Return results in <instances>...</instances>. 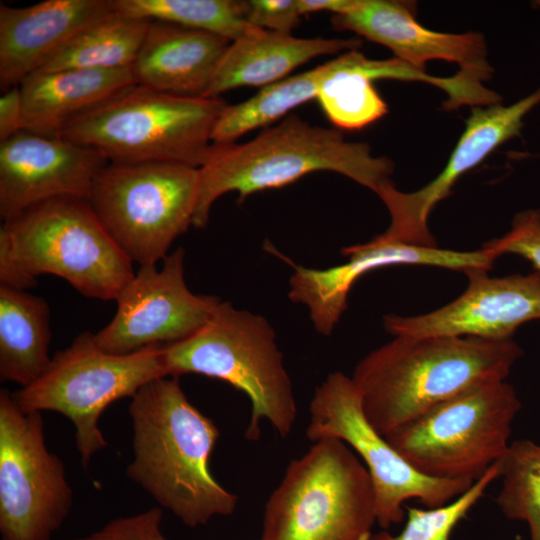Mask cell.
<instances>
[{
	"mask_svg": "<svg viewBox=\"0 0 540 540\" xmlns=\"http://www.w3.org/2000/svg\"><path fill=\"white\" fill-rule=\"evenodd\" d=\"M482 249L497 258L507 253L520 255L540 272V210L530 209L517 213L510 231L486 242Z\"/></svg>",
	"mask_w": 540,
	"mask_h": 540,
	"instance_id": "cell-30",
	"label": "cell"
},
{
	"mask_svg": "<svg viewBox=\"0 0 540 540\" xmlns=\"http://www.w3.org/2000/svg\"><path fill=\"white\" fill-rule=\"evenodd\" d=\"M500 472L501 461L492 465L466 492L445 505L435 508L406 506V522L399 533L382 529L372 533L369 540H450L454 528L499 479Z\"/></svg>",
	"mask_w": 540,
	"mask_h": 540,
	"instance_id": "cell-29",
	"label": "cell"
},
{
	"mask_svg": "<svg viewBox=\"0 0 540 540\" xmlns=\"http://www.w3.org/2000/svg\"><path fill=\"white\" fill-rule=\"evenodd\" d=\"M23 103L19 86H15L0 97V142L24 128Z\"/></svg>",
	"mask_w": 540,
	"mask_h": 540,
	"instance_id": "cell-33",
	"label": "cell"
},
{
	"mask_svg": "<svg viewBox=\"0 0 540 540\" xmlns=\"http://www.w3.org/2000/svg\"><path fill=\"white\" fill-rule=\"evenodd\" d=\"M375 523L367 469L345 442L324 438L286 468L259 540H369Z\"/></svg>",
	"mask_w": 540,
	"mask_h": 540,
	"instance_id": "cell-7",
	"label": "cell"
},
{
	"mask_svg": "<svg viewBox=\"0 0 540 540\" xmlns=\"http://www.w3.org/2000/svg\"><path fill=\"white\" fill-rule=\"evenodd\" d=\"M356 0H299L302 15L328 11L333 15L343 14L355 6Z\"/></svg>",
	"mask_w": 540,
	"mask_h": 540,
	"instance_id": "cell-34",
	"label": "cell"
},
{
	"mask_svg": "<svg viewBox=\"0 0 540 540\" xmlns=\"http://www.w3.org/2000/svg\"><path fill=\"white\" fill-rule=\"evenodd\" d=\"M393 170V162L385 156H373L366 143L347 141L334 129L289 115L246 143L222 146L209 163L199 168L192 225L205 228L213 204L228 192H236L244 200L252 193L283 187L307 174L330 171L376 193L391 181Z\"/></svg>",
	"mask_w": 540,
	"mask_h": 540,
	"instance_id": "cell-4",
	"label": "cell"
},
{
	"mask_svg": "<svg viewBox=\"0 0 540 540\" xmlns=\"http://www.w3.org/2000/svg\"><path fill=\"white\" fill-rule=\"evenodd\" d=\"M149 24L112 8L76 32L36 72L132 67Z\"/></svg>",
	"mask_w": 540,
	"mask_h": 540,
	"instance_id": "cell-26",
	"label": "cell"
},
{
	"mask_svg": "<svg viewBox=\"0 0 540 540\" xmlns=\"http://www.w3.org/2000/svg\"><path fill=\"white\" fill-rule=\"evenodd\" d=\"M166 376L163 345L112 354L100 348L94 333L84 331L54 354L36 381L11 394L24 412L54 411L67 417L86 468L93 455L107 446L98 425L104 410L119 399L133 397L149 381Z\"/></svg>",
	"mask_w": 540,
	"mask_h": 540,
	"instance_id": "cell-8",
	"label": "cell"
},
{
	"mask_svg": "<svg viewBox=\"0 0 540 540\" xmlns=\"http://www.w3.org/2000/svg\"><path fill=\"white\" fill-rule=\"evenodd\" d=\"M332 25L352 31L389 48L399 60L419 69L430 60L457 63L460 72L481 81L492 68L487 60V46L479 33H442L422 26L406 2L393 0H356L355 6L333 15Z\"/></svg>",
	"mask_w": 540,
	"mask_h": 540,
	"instance_id": "cell-18",
	"label": "cell"
},
{
	"mask_svg": "<svg viewBox=\"0 0 540 540\" xmlns=\"http://www.w3.org/2000/svg\"><path fill=\"white\" fill-rule=\"evenodd\" d=\"M72 505L63 462L46 446L41 412L22 411L1 390V540H51Z\"/></svg>",
	"mask_w": 540,
	"mask_h": 540,
	"instance_id": "cell-12",
	"label": "cell"
},
{
	"mask_svg": "<svg viewBox=\"0 0 540 540\" xmlns=\"http://www.w3.org/2000/svg\"><path fill=\"white\" fill-rule=\"evenodd\" d=\"M136 84L132 67L35 72L19 85L23 130L59 137L73 120Z\"/></svg>",
	"mask_w": 540,
	"mask_h": 540,
	"instance_id": "cell-22",
	"label": "cell"
},
{
	"mask_svg": "<svg viewBox=\"0 0 540 540\" xmlns=\"http://www.w3.org/2000/svg\"><path fill=\"white\" fill-rule=\"evenodd\" d=\"M499 479L500 512L509 520L526 523L530 540H540V444L530 439L512 441L501 460Z\"/></svg>",
	"mask_w": 540,
	"mask_h": 540,
	"instance_id": "cell-28",
	"label": "cell"
},
{
	"mask_svg": "<svg viewBox=\"0 0 540 540\" xmlns=\"http://www.w3.org/2000/svg\"><path fill=\"white\" fill-rule=\"evenodd\" d=\"M464 273L468 286L458 298L423 315H385L384 329L394 337L473 336L508 340L525 322L540 319L539 271L494 278L481 269Z\"/></svg>",
	"mask_w": 540,
	"mask_h": 540,
	"instance_id": "cell-15",
	"label": "cell"
},
{
	"mask_svg": "<svg viewBox=\"0 0 540 540\" xmlns=\"http://www.w3.org/2000/svg\"><path fill=\"white\" fill-rule=\"evenodd\" d=\"M50 308L26 290L0 284V379L25 387L47 369L51 358Z\"/></svg>",
	"mask_w": 540,
	"mask_h": 540,
	"instance_id": "cell-24",
	"label": "cell"
},
{
	"mask_svg": "<svg viewBox=\"0 0 540 540\" xmlns=\"http://www.w3.org/2000/svg\"><path fill=\"white\" fill-rule=\"evenodd\" d=\"M229 104L136 84L73 120L59 137L99 151L108 162H166L201 168L221 145L214 126Z\"/></svg>",
	"mask_w": 540,
	"mask_h": 540,
	"instance_id": "cell-6",
	"label": "cell"
},
{
	"mask_svg": "<svg viewBox=\"0 0 540 540\" xmlns=\"http://www.w3.org/2000/svg\"><path fill=\"white\" fill-rule=\"evenodd\" d=\"M45 274L104 301H116L135 275L88 200L71 196L37 203L0 228V284L27 290Z\"/></svg>",
	"mask_w": 540,
	"mask_h": 540,
	"instance_id": "cell-3",
	"label": "cell"
},
{
	"mask_svg": "<svg viewBox=\"0 0 540 540\" xmlns=\"http://www.w3.org/2000/svg\"><path fill=\"white\" fill-rule=\"evenodd\" d=\"M199 186V168L108 162L96 175L87 200L127 257L148 266L163 260L192 225Z\"/></svg>",
	"mask_w": 540,
	"mask_h": 540,
	"instance_id": "cell-10",
	"label": "cell"
},
{
	"mask_svg": "<svg viewBox=\"0 0 540 540\" xmlns=\"http://www.w3.org/2000/svg\"><path fill=\"white\" fill-rule=\"evenodd\" d=\"M306 436L311 442L338 438L360 458L371 478L377 524L388 530L406 517L405 503L426 508L445 505L474 483L428 477L416 470L366 419L361 395L351 377L330 373L315 389Z\"/></svg>",
	"mask_w": 540,
	"mask_h": 540,
	"instance_id": "cell-11",
	"label": "cell"
},
{
	"mask_svg": "<svg viewBox=\"0 0 540 540\" xmlns=\"http://www.w3.org/2000/svg\"><path fill=\"white\" fill-rule=\"evenodd\" d=\"M131 398L127 476L190 528L231 515L238 497L209 468L219 429L188 400L178 377L151 380Z\"/></svg>",
	"mask_w": 540,
	"mask_h": 540,
	"instance_id": "cell-1",
	"label": "cell"
},
{
	"mask_svg": "<svg viewBox=\"0 0 540 540\" xmlns=\"http://www.w3.org/2000/svg\"><path fill=\"white\" fill-rule=\"evenodd\" d=\"M112 8V0H46L22 8L1 2V92L19 86L76 32Z\"/></svg>",
	"mask_w": 540,
	"mask_h": 540,
	"instance_id": "cell-19",
	"label": "cell"
},
{
	"mask_svg": "<svg viewBox=\"0 0 540 540\" xmlns=\"http://www.w3.org/2000/svg\"><path fill=\"white\" fill-rule=\"evenodd\" d=\"M162 517L161 508L153 507L112 519L99 530L71 540H168L161 531Z\"/></svg>",
	"mask_w": 540,
	"mask_h": 540,
	"instance_id": "cell-31",
	"label": "cell"
},
{
	"mask_svg": "<svg viewBox=\"0 0 540 540\" xmlns=\"http://www.w3.org/2000/svg\"><path fill=\"white\" fill-rule=\"evenodd\" d=\"M168 376L199 374L220 379L250 400L245 437H260L268 421L283 438L296 422L297 404L276 332L260 314L221 301L209 321L190 337L163 346Z\"/></svg>",
	"mask_w": 540,
	"mask_h": 540,
	"instance_id": "cell-5",
	"label": "cell"
},
{
	"mask_svg": "<svg viewBox=\"0 0 540 540\" xmlns=\"http://www.w3.org/2000/svg\"><path fill=\"white\" fill-rule=\"evenodd\" d=\"M346 263L326 269L294 265L289 280L288 297L309 310L315 330L330 336L347 309V297L353 284L364 274L391 265H427L466 272L471 269L489 271L497 259L490 252L454 251L436 247H420L401 243L364 244L342 249Z\"/></svg>",
	"mask_w": 540,
	"mask_h": 540,
	"instance_id": "cell-17",
	"label": "cell"
},
{
	"mask_svg": "<svg viewBox=\"0 0 540 540\" xmlns=\"http://www.w3.org/2000/svg\"><path fill=\"white\" fill-rule=\"evenodd\" d=\"M123 15L163 21L209 32L234 41L251 26L247 1L237 0H112Z\"/></svg>",
	"mask_w": 540,
	"mask_h": 540,
	"instance_id": "cell-27",
	"label": "cell"
},
{
	"mask_svg": "<svg viewBox=\"0 0 540 540\" xmlns=\"http://www.w3.org/2000/svg\"><path fill=\"white\" fill-rule=\"evenodd\" d=\"M360 46L358 38H299L250 26L230 42L204 97L219 98L240 87L263 88L288 77L313 58Z\"/></svg>",
	"mask_w": 540,
	"mask_h": 540,
	"instance_id": "cell-21",
	"label": "cell"
},
{
	"mask_svg": "<svg viewBox=\"0 0 540 540\" xmlns=\"http://www.w3.org/2000/svg\"><path fill=\"white\" fill-rule=\"evenodd\" d=\"M345 61L343 53L311 70L265 86L245 101L229 104L214 126L213 143L234 144L244 134L271 124L293 108L316 99L324 84L343 68Z\"/></svg>",
	"mask_w": 540,
	"mask_h": 540,
	"instance_id": "cell-25",
	"label": "cell"
},
{
	"mask_svg": "<svg viewBox=\"0 0 540 540\" xmlns=\"http://www.w3.org/2000/svg\"><path fill=\"white\" fill-rule=\"evenodd\" d=\"M185 251L178 247L162 266H140L116 299L111 321L95 334L112 354L182 341L200 330L221 303L214 295L195 294L184 278Z\"/></svg>",
	"mask_w": 540,
	"mask_h": 540,
	"instance_id": "cell-13",
	"label": "cell"
},
{
	"mask_svg": "<svg viewBox=\"0 0 540 540\" xmlns=\"http://www.w3.org/2000/svg\"><path fill=\"white\" fill-rule=\"evenodd\" d=\"M299 0H249V25L281 33H291L302 17Z\"/></svg>",
	"mask_w": 540,
	"mask_h": 540,
	"instance_id": "cell-32",
	"label": "cell"
},
{
	"mask_svg": "<svg viewBox=\"0 0 540 540\" xmlns=\"http://www.w3.org/2000/svg\"><path fill=\"white\" fill-rule=\"evenodd\" d=\"M538 105L540 87L508 106L500 103L474 106L444 169L435 179L413 192L399 191L392 181L379 188L376 194L389 212L390 224L373 240L436 247L427 224L432 209L450 195L463 174L479 165L497 147L518 136L525 116Z\"/></svg>",
	"mask_w": 540,
	"mask_h": 540,
	"instance_id": "cell-14",
	"label": "cell"
},
{
	"mask_svg": "<svg viewBox=\"0 0 540 540\" xmlns=\"http://www.w3.org/2000/svg\"><path fill=\"white\" fill-rule=\"evenodd\" d=\"M108 160L96 149L62 137L22 130L0 142V217L13 219L57 197L87 199Z\"/></svg>",
	"mask_w": 540,
	"mask_h": 540,
	"instance_id": "cell-16",
	"label": "cell"
},
{
	"mask_svg": "<svg viewBox=\"0 0 540 540\" xmlns=\"http://www.w3.org/2000/svg\"><path fill=\"white\" fill-rule=\"evenodd\" d=\"M345 65L321 88L316 100L326 117L342 129H361L380 119L388 107L376 90L377 79L424 81L440 89L446 79L428 75L398 58L372 60L357 50L345 52Z\"/></svg>",
	"mask_w": 540,
	"mask_h": 540,
	"instance_id": "cell-23",
	"label": "cell"
},
{
	"mask_svg": "<svg viewBox=\"0 0 540 540\" xmlns=\"http://www.w3.org/2000/svg\"><path fill=\"white\" fill-rule=\"evenodd\" d=\"M522 355L513 339L396 336L364 356L351 379L366 419L385 437L462 392L506 380Z\"/></svg>",
	"mask_w": 540,
	"mask_h": 540,
	"instance_id": "cell-2",
	"label": "cell"
},
{
	"mask_svg": "<svg viewBox=\"0 0 540 540\" xmlns=\"http://www.w3.org/2000/svg\"><path fill=\"white\" fill-rule=\"evenodd\" d=\"M230 42L152 20L132 66L137 84L177 96L204 97Z\"/></svg>",
	"mask_w": 540,
	"mask_h": 540,
	"instance_id": "cell-20",
	"label": "cell"
},
{
	"mask_svg": "<svg viewBox=\"0 0 540 540\" xmlns=\"http://www.w3.org/2000/svg\"><path fill=\"white\" fill-rule=\"evenodd\" d=\"M522 408L505 380L462 392L385 436L420 473L475 483L500 462Z\"/></svg>",
	"mask_w": 540,
	"mask_h": 540,
	"instance_id": "cell-9",
	"label": "cell"
}]
</instances>
